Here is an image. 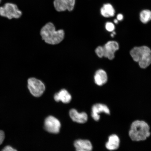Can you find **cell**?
I'll return each instance as SVG.
<instances>
[{"label":"cell","mask_w":151,"mask_h":151,"mask_svg":"<svg viewBox=\"0 0 151 151\" xmlns=\"http://www.w3.org/2000/svg\"><path fill=\"white\" fill-rule=\"evenodd\" d=\"M54 99L56 101H61L64 103L67 104L70 102L72 97L67 90L63 89L55 94Z\"/></svg>","instance_id":"12"},{"label":"cell","mask_w":151,"mask_h":151,"mask_svg":"<svg viewBox=\"0 0 151 151\" xmlns=\"http://www.w3.org/2000/svg\"><path fill=\"white\" fill-rule=\"evenodd\" d=\"M1 0H0V3L1 2Z\"/></svg>","instance_id":"24"},{"label":"cell","mask_w":151,"mask_h":151,"mask_svg":"<svg viewBox=\"0 0 151 151\" xmlns=\"http://www.w3.org/2000/svg\"><path fill=\"white\" fill-rule=\"evenodd\" d=\"M108 80L107 73L102 69H99L96 72L94 76L95 83L99 86H102L106 83Z\"/></svg>","instance_id":"14"},{"label":"cell","mask_w":151,"mask_h":151,"mask_svg":"<svg viewBox=\"0 0 151 151\" xmlns=\"http://www.w3.org/2000/svg\"><path fill=\"white\" fill-rule=\"evenodd\" d=\"M28 88L30 93L34 97H40L44 93L45 86L44 83L40 80L32 77L28 79Z\"/></svg>","instance_id":"5"},{"label":"cell","mask_w":151,"mask_h":151,"mask_svg":"<svg viewBox=\"0 0 151 151\" xmlns=\"http://www.w3.org/2000/svg\"><path fill=\"white\" fill-rule=\"evenodd\" d=\"M129 135L133 141L146 140L150 135V126L143 121H135L131 124Z\"/></svg>","instance_id":"2"},{"label":"cell","mask_w":151,"mask_h":151,"mask_svg":"<svg viewBox=\"0 0 151 151\" xmlns=\"http://www.w3.org/2000/svg\"><path fill=\"white\" fill-rule=\"evenodd\" d=\"M120 143L119 138L116 134H113L109 137L108 141L106 143L105 146L109 150H114L119 148Z\"/></svg>","instance_id":"13"},{"label":"cell","mask_w":151,"mask_h":151,"mask_svg":"<svg viewBox=\"0 0 151 151\" xmlns=\"http://www.w3.org/2000/svg\"><path fill=\"white\" fill-rule=\"evenodd\" d=\"M95 52L99 58H103L104 55L103 47L100 46L97 47L96 49Z\"/></svg>","instance_id":"18"},{"label":"cell","mask_w":151,"mask_h":151,"mask_svg":"<svg viewBox=\"0 0 151 151\" xmlns=\"http://www.w3.org/2000/svg\"><path fill=\"white\" fill-rule=\"evenodd\" d=\"M124 19V16L122 14H119L117 16V19L118 21H122Z\"/></svg>","instance_id":"21"},{"label":"cell","mask_w":151,"mask_h":151,"mask_svg":"<svg viewBox=\"0 0 151 151\" xmlns=\"http://www.w3.org/2000/svg\"><path fill=\"white\" fill-rule=\"evenodd\" d=\"M76 0H54L55 9L58 12L72 11L74 8Z\"/></svg>","instance_id":"7"},{"label":"cell","mask_w":151,"mask_h":151,"mask_svg":"<svg viewBox=\"0 0 151 151\" xmlns=\"http://www.w3.org/2000/svg\"><path fill=\"white\" fill-rule=\"evenodd\" d=\"M139 16L141 21L143 23H148L151 20V12L148 9H145L142 11Z\"/></svg>","instance_id":"16"},{"label":"cell","mask_w":151,"mask_h":151,"mask_svg":"<svg viewBox=\"0 0 151 151\" xmlns=\"http://www.w3.org/2000/svg\"><path fill=\"white\" fill-rule=\"evenodd\" d=\"M105 27L106 29L109 32H113L115 29L114 24L111 22H107L106 23Z\"/></svg>","instance_id":"17"},{"label":"cell","mask_w":151,"mask_h":151,"mask_svg":"<svg viewBox=\"0 0 151 151\" xmlns=\"http://www.w3.org/2000/svg\"><path fill=\"white\" fill-rule=\"evenodd\" d=\"M1 151H18L12 147L9 146H6Z\"/></svg>","instance_id":"20"},{"label":"cell","mask_w":151,"mask_h":151,"mask_svg":"<svg viewBox=\"0 0 151 151\" xmlns=\"http://www.w3.org/2000/svg\"><path fill=\"white\" fill-rule=\"evenodd\" d=\"M5 138V134L4 132L0 130V145L2 144Z\"/></svg>","instance_id":"19"},{"label":"cell","mask_w":151,"mask_h":151,"mask_svg":"<svg viewBox=\"0 0 151 151\" xmlns=\"http://www.w3.org/2000/svg\"><path fill=\"white\" fill-rule=\"evenodd\" d=\"M103 47V57L112 60L115 57V52L119 49V45L115 41H109Z\"/></svg>","instance_id":"8"},{"label":"cell","mask_w":151,"mask_h":151,"mask_svg":"<svg viewBox=\"0 0 151 151\" xmlns=\"http://www.w3.org/2000/svg\"><path fill=\"white\" fill-rule=\"evenodd\" d=\"M102 113L107 114H110V110L106 105L102 104H97L92 107L91 116L94 120L99 121L100 118L99 114Z\"/></svg>","instance_id":"9"},{"label":"cell","mask_w":151,"mask_h":151,"mask_svg":"<svg viewBox=\"0 0 151 151\" xmlns=\"http://www.w3.org/2000/svg\"><path fill=\"white\" fill-rule=\"evenodd\" d=\"M101 14L105 18L111 17L114 16L115 10L113 6L110 4H104L101 9Z\"/></svg>","instance_id":"15"},{"label":"cell","mask_w":151,"mask_h":151,"mask_svg":"<svg viewBox=\"0 0 151 151\" xmlns=\"http://www.w3.org/2000/svg\"><path fill=\"white\" fill-rule=\"evenodd\" d=\"M44 126L45 129L49 133L57 134L60 132L61 124L57 119L50 116L45 119Z\"/></svg>","instance_id":"6"},{"label":"cell","mask_w":151,"mask_h":151,"mask_svg":"<svg viewBox=\"0 0 151 151\" xmlns=\"http://www.w3.org/2000/svg\"><path fill=\"white\" fill-rule=\"evenodd\" d=\"M74 145L76 151H92L93 148L91 142L87 139H77Z\"/></svg>","instance_id":"11"},{"label":"cell","mask_w":151,"mask_h":151,"mask_svg":"<svg viewBox=\"0 0 151 151\" xmlns=\"http://www.w3.org/2000/svg\"><path fill=\"white\" fill-rule=\"evenodd\" d=\"M40 35L42 39L48 44L55 45L62 42L65 38V31L63 29L56 30L52 22H49L41 28Z\"/></svg>","instance_id":"1"},{"label":"cell","mask_w":151,"mask_h":151,"mask_svg":"<svg viewBox=\"0 0 151 151\" xmlns=\"http://www.w3.org/2000/svg\"><path fill=\"white\" fill-rule=\"evenodd\" d=\"M22 14L17 6L14 3H6L3 6L0 7V16L9 19L19 18Z\"/></svg>","instance_id":"4"},{"label":"cell","mask_w":151,"mask_h":151,"mask_svg":"<svg viewBox=\"0 0 151 151\" xmlns=\"http://www.w3.org/2000/svg\"><path fill=\"white\" fill-rule=\"evenodd\" d=\"M69 115L73 122L78 123H85L88 119V115L86 113H79L75 109H72L70 111Z\"/></svg>","instance_id":"10"},{"label":"cell","mask_w":151,"mask_h":151,"mask_svg":"<svg viewBox=\"0 0 151 151\" xmlns=\"http://www.w3.org/2000/svg\"><path fill=\"white\" fill-rule=\"evenodd\" d=\"M119 21L117 19H116L114 20V22L115 24H117L118 23Z\"/></svg>","instance_id":"22"},{"label":"cell","mask_w":151,"mask_h":151,"mask_svg":"<svg viewBox=\"0 0 151 151\" xmlns=\"http://www.w3.org/2000/svg\"><path fill=\"white\" fill-rule=\"evenodd\" d=\"M114 35H113V34H112L111 35V36L113 37H114Z\"/></svg>","instance_id":"23"},{"label":"cell","mask_w":151,"mask_h":151,"mask_svg":"<svg viewBox=\"0 0 151 151\" xmlns=\"http://www.w3.org/2000/svg\"><path fill=\"white\" fill-rule=\"evenodd\" d=\"M151 50L146 46L134 47L130 52L134 61L138 62L139 67L146 68L151 62Z\"/></svg>","instance_id":"3"}]
</instances>
